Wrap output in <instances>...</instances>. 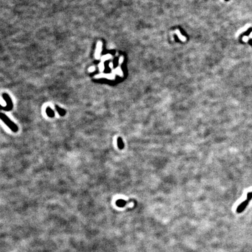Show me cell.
Returning <instances> with one entry per match:
<instances>
[{"label":"cell","instance_id":"2","mask_svg":"<svg viewBox=\"0 0 252 252\" xmlns=\"http://www.w3.org/2000/svg\"><path fill=\"white\" fill-rule=\"evenodd\" d=\"M117 146L120 150H123L124 147V144L123 139L121 137H118L117 138Z\"/></svg>","mask_w":252,"mask_h":252},{"label":"cell","instance_id":"4","mask_svg":"<svg viewBox=\"0 0 252 252\" xmlns=\"http://www.w3.org/2000/svg\"><path fill=\"white\" fill-rule=\"evenodd\" d=\"M46 113L50 117H53L54 116V111L52 110H51L49 107H48L46 109Z\"/></svg>","mask_w":252,"mask_h":252},{"label":"cell","instance_id":"3","mask_svg":"<svg viewBox=\"0 0 252 252\" xmlns=\"http://www.w3.org/2000/svg\"><path fill=\"white\" fill-rule=\"evenodd\" d=\"M55 108L57 109V111L58 112V113H59V114H60V116H64V115L66 114V111H65L64 110H63V109H60L57 106H55Z\"/></svg>","mask_w":252,"mask_h":252},{"label":"cell","instance_id":"1","mask_svg":"<svg viewBox=\"0 0 252 252\" xmlns=\"http://www.w3.org/2000/svg\"><path fill=\"white\" fill-rule=\"evenodd\" d=\"M1 119L8 126V127L14 132L16 133L18 131V127L16 124L13 123L5 114L1 113Z\"/></svg>","mask_w":252,"mask_h":252}]
</instances>
